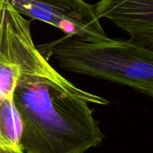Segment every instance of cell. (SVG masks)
<instances>
[{
    "label": "cell",
    "instance_id": "cell-1",
    "mask_svg": "<svg viewBox=\"0 0 153 153\" xmlns=\"http://www.w3.org/2000/svg\"><path fill=\"white\" fill-rule=\"evenodd\" d=\"M25 153H85L105 137L89 104L106 105L105 98L75 92L39 76L24 80L13 93Z\"/></svg>",
    "mask_w": 153,
    "mask_h": 153
},
{
    "label": "cell",
    "instance_id": "cell-2",
    "mask_svg": "<svg viewBox=\"0 0 153 153\" xmlns=\"http://www.w3.org/2000/svg\"><path fill=\"white\" fill-rule=\"evenodd\" d=\"M62 68L127 86L153 98V51L130 39L88 42L63 38L47 46Z\"/></svg>",
    "mask_w": 153,
    "mask_h": 153
},
{
    "label": "cell",
    "instance_id": "cell-3",
    "mask_svg": "<svg viewBox=\"0 0 153 153\" xmlns=\"http://www.w3.org/2000/svg\"><path fill=\"white\" fill-rule=\"evenodd\" d=\"M22 16L52 25L84 41L108 40L95 7L84 0H8Z\"/></svg>",
    "mask_w": 153,
    "mask_h": 153
},
{
    "label": "cell",
    "instance_id": "cell-4",
    "mask_svg": "<svg viewBox=\"0 0 153 153\" xmlns=\"http://www.w3.org/2000/svg\"><path fill=\"white\" fill-rule=\"evenodd\" d=\"M99 19H107L130 40L153 51V0H100L94 5Z\"/></svg>",
    "mask_w": 153,
    "mask_h": 153
},
{
    "label": "cell",
    "instance_id": "cell-5",
    "mask_svg": "<svg viewBox=\"0 0 153 153\" xmlns=\"http://www.w3.org/2000/svg\"><path fill=\"white\" fill-rule=\"evenodd\" d=\"M8 153H17V152H8ZM22 153H25V152H22Z\"/></svg>",
    "mask_w": 153,
    "mask_h": 153
}]
</instances>
